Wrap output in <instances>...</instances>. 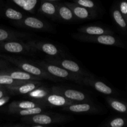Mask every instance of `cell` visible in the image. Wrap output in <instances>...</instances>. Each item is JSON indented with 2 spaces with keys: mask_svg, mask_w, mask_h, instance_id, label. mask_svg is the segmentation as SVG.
I'll use <instances>...</instances> for the list:
<instances>
[{
  "mask_svg": "<svg viewBox=\"0 0 127 127\" xmlns=\"http://www.w3.org/2000/svg\"><path fill=\"white\" fill-rule=\"evenodd\" d=\"M43 106L41 103L35 102L33 101H13L10 103L8 105V112L12 114L16 110H22V109H29V108L35 107Z\"/></svg>",
  "mask_w": 127,
  "mask_h": 127,
  "instance_id": "obj_16",
  "label": "cell"
},
{
  "mask_svg": "<svg viewBox=\"0 0 127 127\" xmlns=\"http://www.w3.org/2000/svg\"><path fill=\"white\" fill-rule=\"evenodd\" d=\"M0 50L11 53H29L36 52L31 48L27 43H22L19 41L9 40L0 42Z\"/></svg>",
  "mask_w": 127,
  "mask_h": 127,
  "instance_id": "obj_6",
  "label": "cell"
},
{
  "mask_svg": "<svg viewBox=\"0 0 127 127\" xmlns=\"http://www.w3.org/2000/svg\"><path fill=\"white\" fill-rule=\"evenodd\" d=\"M83 85L89 86L95 90L105 95H111L114 94L112 89L103 82L96 80L93 77H82Z\"/></svg>",
  "mask_w": 127,
  "mask_h": 127,
  "instance_id": "obj_10",
  "label": "cell"
},
{
  "mask_svg": "<svg viewBox=\"0 0 127 127\" xmlns=\"http://www.w3.org/2000/svg\"><path fill=\"white\" fill-rule=\"evenodd\" d=\"M64 120V117L62 116V115H58L55 117L51 115H48V114H42V113L35 114L33 115H30V116H28V117L22 119V120L27 123L41 125L42 126L62 122Z\"/></svg>",
  "mask_w": 127,
  "mask_h": 127,
  "instance_id": "obj_5",
  "label": "cell"
},
{
  "mask_svg": "<svg viewBox=\"0 0 127 127\" xmlns=\"http://www.w3.org/2000/svg\"><path fill=\"white\" fill-rule=\"evenodd\" d=\"M47 62L50 63L52 64H54L55 65H58L62 68L69 71L71 73L79 75L82 77H93V75L91 73L86 71L85 69L80 66L76 62H74L70 60L65 59H48Z\"/></svg>",
  "mask_w": 127,
  "mask_h": 127,
  "instance_id": "obj_4",
  "label": "cell"
},
{
  "mask_svg": "<svg viewBox=\"0 0 127 127\" xmlns=\"http://www.w3.org/2000/svg\"><path fill=\"white\" fill-rule=\"evenodd\" d=\"M42 109L41 108V107H35L29 108V109L16 110L11 114L19 115L21 116H30V115H35V114H40V113H42Z\"/></svg>",
  "mask_w": 127,
  "mask_h": 127,
  "instance_id": "obj_24",
  "label": "cell"
},
{
  "mask_svg": "<svg viewBox=\"0 0 127 127\" xmlns=\"http://www.w3.org/2000/svg\"><path fill=\"white\" fill-rule=\"evenodd\" d=\"M74 37L77 39L80 40L83 42H93V43H99L105 45L111 46H122L123 43L117 37L113 36L112 34H102L97 35H89L79 33L74 35Z\"/></svg>",
  "mask_w": 127,
  "mask_h": 127,
  "instance_id": "obj_3",
  "label": "cell"
},
{
  "mask_svg": "<svg viewBox=\"0 0 127 127\" xmlns=\"http://www.w3.org/2000/svg\"><path fill=\"white\" fill-rule=\"evenodd\" d=\"M57 14L58 18L65 22H70L75 20V17L71 9L66 5H57Z\"/></svg>",
  "mask_w": 127,
  "mask_h": 127,
  "instance_id": "obj_20",
  "label": "cell"
},
{
  "mask_svg": "<svg viewBox=\"0 0 127 127\" xmlns=\"http://www.w3.org/2000/svg\"><path fill=\"white\" fill-rule=\"evenodd\" d=\"M49 93H48V90H47L46 89H44L43 88H37L35 89L34 90L30 92L27 94L31 98L38 99L40 101L42 99H43Z\"/></svg>",
  "mask_w": 127,
  "mask_h": 127,
  "instance_id": "obj_26",
  "label": "cell"
},
{
  "mask_svg": "<svg viewBox=\"0 0 127 127\" xmlns=\"http://www.w3.org/2000/svg\"><path fill=\"white\" fill-rule=\"evenodd\" d=\"M120 12L124 17L125 19H127V1H122L120 4Z\"/></svg>",
  "mask_w": 127,
  "mask_h": 127,
  "instance_id": "obj_30",
  "label": "cell"
},
{
  "mask_svg": "<svg viewBox=\"0 0 127 127\" xmlns=\"http://www.w3.org/2000/svg\"><path fill=\"white\" fill-rule=\"evenodd\" d=\"M9 100V97L8 96H4L3 97L1 98L0 99V107L4 105L6 103H7L8 102Z\"/></svg>",
  "mask_w": 127,
  "mask_h": 127,
  "instance_id": "obj_32",
  "label": "cell"
},
{
  "mask_svg": "<svg viewBox=\"0 0 127 127\" xmlns=\"http://www.w3.org/2000/svg\"><path fill=\"white\" fill-rule=\"evenodd\" d=\"M66 6H68L71 9L73 14L76 19L80 20H88L94 19L97 17V11L94 9L86 8L83 7L77 4L73 3H66Z\"/></svg>",
  "mask_w": 127,
  "mask_h": 127,
  "instance_id": "obj_8",
  "label": "cell"
},
{
  "mask_svg": "<svg viewBox=\"0 0 127 127\" xmlns=\"http://www.w3.org/2000/svg\"><path fill=\"white\" fill-rule=\"evenodd\" d=\"M53 93L63 95L64 97L76 102H89L91 100L90 97L86 95L84 93L78 90L71 89H66L62 87L54 86L52 88Z\"/></svg>",
  "mask_w": 127,
  "mask_h": 127,
  "instance_id": "obj_7",
  "label": "cell"
},
{
  "mask_svg": "<svg viewBox=\"0 0 127 127\" xmlns=\"http://www.w3.org/2000/svg\"><path fill=\"white\" fill-rule=\"evenodd\" d=\"M27 43L34 50H40L51 57H55L62 54L58 48L52 43L36 41H29Z\"/></svg>",
  "mask_w": 127,
  "mask_h": 127,
  "instance_id": "obj_9",
  "label": "cell"
},
{
  "mask_svg": "<svg viewBox=\"0 0 127 127\" xmlns=\"http://www.w3.org/2000/svg\"><path fill=\"white\" fill-rule=\"evenodd\" d=\"M2 57L4 58L7 62L15 64L19 69H22L24 71L30 73L32 75L39 77V78H42L43 79L53 81H57L58 80V78L51 75L47 71H45L41 67L37 66L34 65V64L22 60L17 59V58H14V57H7V56H2Z\"/></svg>",
  "mask_w": 127,
  "mask_h": 127,
  "instance_id": "obj_1",
  "label": "cell"
},
{
  "mask_svg": "<svg viewBox=\"0 0 127 127\" xmlns=\"http://www.w3.org/2000/svg\"><path fill=\"white\" fill-rule=\"evenodd\" d=\"M78 32L81 33L89 35H97L102 34H113V32L109 29H105L99 26H84L78 29Z\"/></svg>",
  "mask_w": 127,
  "mask_h": 127,
  "instance_id": "obj_17",
  "label": "cell"
},
{
  "mask_svg": "<svg viewBox=\"0 0 127 127\" xmlns=\"http://www.w3.org/2000/svg\"><path fill=\"white\" fill-rule=\"evenodd\" d=\"M37 3V0H29L24 7H23V9L25 11H29V12H32V10L35 8L36 4Z\"/></svg>",
  "mask_w": 127,
  "mask_h": 127,
  "instance_id": "obj_29",
  "label": "cell"
},
{
  "mask_svg": "<svg viewBox=\"0 0 127 127\" xmlns=\"http://www.w3.org/2000/svg\"><path fill=\"white\" fill-rule=\"evenodd\" d=\"M27 37H29V35L26 33L0 28V42L9 40H18Z\"/></svg>",
  "mask_w": 127,
  "mask_h": 127,
  "instance_id": "obj_18",
  "label": "cell"
},
{
  "mask_svg": "<svg viewBox=\"0 0 127 127\" xmlns=\"http://www.w3.org/2000/svg\"><path fill=\"white\" fill-rule=\"evenodd\" d=\"M37 64L40 67L47 71L49 74L55 78H62V79H66V80L72 81H74L78 84H82V85L83 84L82 76L71 73L69 71L62 68L61 66L52 64L47 62H37Z\"/></svg>",
  "mask_w": 127,
  "mask_h": 127,
  "instance_id": "obj_2",
  "label": "cell"
},
{
  "mask_svg": "<svg viewBox=\"0 0 127 127\" xmlns=\"http://www.w3.org/2000/svg\"><path fill=\"white\" fill-rule=\"evenodd\" d=\"M107 102L109 103L110 106L116 111L120 113H126L127 110V106L122 102L111 97H109L107 99Z\"/></svg>",
  "mask_w": 127,
  "mask_h": 127,
  "instance_id": "obj_23",
  "label": "cell"
},
{
  "mask_svg": "<svg viewBox=\"0 0 127 127\" xmlns=\"http://www.w3.org/2000/svg\"><path fill=\"white\" fill-rule=\"evenodd\" d=\"M76 4L91 9H95V4L92 0H75Z\"/></svg>",
  "mask_w": 127,
  "mask_h": 127,
  "instance_id": "obj_27",
  "label": "cell"
},
{
  "mask_svg": "<svg viewBox=\"0 0 127 127\" xmlns=\"http://www.w3.org/2000/svg\"><path fill=\"white\" fill-rule=\"evenodd\" d=\"M125 120L122 118H115L109 122V126L111 127H122L125 125Z\"/></svg>",
  "mask_w": 127,
  "mask_h": 127,
  "instance_id": "obj_28",
  "label": "cell"
},
{
  "mask_svg": "<svg viewBox=\"0 0 127 127\" xmlns=\"http://www.w3.org/2000/svg\"><path fill=\"white\" fill-rule=\"evenodd\" d=\"M17 25L21 27H27L35 30H47L48 25L44 21L34 17H24L21 21H17Z\"/></svg>",
  "mask_w": 127,
  "mask_h": 127,
  "instance_id": "obj_12",
  "label": "cell"
},
{
  "mask_svg": "<svg viewBox=\"0 0 127 127\" xmlns=\"http://www.w3.org/2000/svg\"><path fill=\"white\" fill-rule=\"evenodd\" d=\"M4 14L7 19L12 20V21H15L16 22L21 21V19L24 18V15L22 14V12L16 11L14 9L10 8V7L6 9L4 12Z\"/></svg>",
  "mask_w": 127,
  "mask_h": 127,
  "instance_id": "obj_25",
  "label": "cell"
},
{
  "mask_svg": "<svg viewBox=\"0 0 127 127\" xmlns=\"http://www.w3.org/2000/svg\"><path fill=\"white\" fill-rule=\"evenodd\" d=\"M6 94H7V93L6 91L2 90V89H0V99L4 97L6 95Z\"/></svg>",
  "mask_w": 127,
  "mask_h": 127,
  "instance_id": "obj_33",
  "label": "cell"
},
{
  "mask_svg": "<svg viewBox=\"0 0 127 127\" xmlns=\"http://www.w3.org/2000/svg\"><path fill=\"white\" fill-rule=\"evenodd\" d=\"M63 110L73 113H93L97 111L94 105L88 103L77 104L76 102L63 107Z\"/></svg>",
  "mask_w": 127,
  "mask_h": 127,
  "instance_id": "obj_15",
  "label": "cell"
},
{
  "mask_svg": "<svg viewBox=\"0 0 127 127\" xmlns=\"http://www.w3.org/2000/svg\"><path fill=\"white\" fill-rule=\"evenodd\" d=\"M42 102H46L51 106L55 107H64L70 104L76 103L73 100H69L67 98L64 97L63 95L53 93V94H48L43 99L40 100Z\"/></svg>",
  "mask_w": 127,
  "mask_h": 127,
  "instance_id": "obj_13",
  "label": "cell"
},
{
  "mask_svg": "<svg viewBox=\"0 0 127 127\" xmlns=\"http://www.w3.org/2000/svg\"><path fill=\"white\" fill-rule=\"evenodd\" d=\"M28 1L29 0H12V2H14L16 4H17V6L22 7V8L24 7L25 5L28 2Z\"/></svg>",
  "mask_w": 127,
  "mask_h": 127,
  "instance_id": "obj_31",
  "label": "cell"
},
{
  "mask_svg": "<svg viewBox=\"0 0 127 127\" xmlns=\"http://www.w3.org/2000/svg\"><path fill=\"white\" fill-rule=\"evenodd\" d=\"M0 74H4L16 80L21 81H42L43 78L35 76L30 73L21 70H12V69H1Z\"/></svg>",
  "mask_w": 127,
  "mask_h": 127,
  "instance_id": "obj_11",
  "label": "cell"
},
{
  "mask_svg": "<svg viewBox=\"0 0 127 127\" xmlns=\"http://www.w3.org/2000/svg\"><path fill=\"white\" fill-rule=\"evenodd\" d=\"M113 19H114V21L115 23L117 24L119 27L122 29V30L126 31L127 29V22L126 19L124 18L123 15L122 14L121 12H120L118 9H114L112 12Z\"/></svg>",
  "mask_w": 127,
  "mask_h": 127,
  "instance_id": "obj_22",
  "label": "cell"
},
{
  "mask_svg": "<svg viewBox=\"0 0 127 127\" xmlns=\"http://www.w3.org/2000/svg\"><path fill=\"white\" fill-rule=\"evenodd\" d=\"M40 85L41 82L40 81H31L21 85L9 86H5L4 88L12 93L20 94H27L32 91L38 88Z\"/></svg>",
  "mask_w": 127,
  "mask_h": 127,
  "instance_id": "obj_14",
  "label": "cell"
},
{
  "mask_svg": "<svg viewBox=\"0 0 127 127\" xmlns=\"http://www.w3.org/2000/svg\"><path fill=\"white\" fill-rule=\"evenodd\" d=\"M31 81H21L16 80L11 78L4 74H0V85L3 86H9L21 85L24 83H28Z\"/></svg>",
  "mask_w": 127,
  "mask_h": 127,
  "instance_id": "obj_21",
  "label": "cell"
},
{
  "mask_svg": "<svg viewBox=\"0 0 127 127\" xmlns=\"http://www.w3.org/2000/svg\"><path fill=\"white\" fill-rule=\"evenodd\" d=\"M47 1H57V0H47Z\"/></svg>",
  "mask_w": 127,
  "mask_h": 127,
  "instance_id": "obj_34",
  "label": "cell"
},
{
  "mask_svg": "<svg viewBox=\"0 0 127 127\" xmlns=\"http://www.w3.org/2000/svg\"><path fill=\"white\" fill-rule=\"evenodd\" d=\"M40 12L46 16L52 19L58 18L57 14V5L51 1H43L40 7Z\"/></svg>",
  "mask_w": 127,
  "mask_h": 127,
  "instance_id": "obj_19",
  "label": "cell"
}]
</instances>
